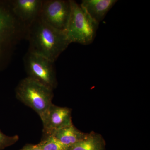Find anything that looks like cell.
Instances as JSON below:
<instances>
[{
	"label": "cell",
	"instance_id": "cell-1",
	"mask_svg": "<svg viewBox=\"0 0 150 150\" xmlns=\"http://www.w3.org/2000/svg\"><path fill=\"white\" fill-rule=\"evenodd\" d=\"M29 52L54 62L70 44L66 32L52 27L39 16L28 26Z\"/></svg>",
	"mask_w": 150,
	"mask_h": 150
},
{
	"label": "cell",
	"instance_id": "cell-2",
	"mask_svg": "<svg viewBox=\"0 0 150 150\" xmlns=\"http://www.w3.org/2000/svg\"><path fill=\"white\" fill-rule=\"evenodd\" d=\"M17 99L44 117L52 104L53 90L28 77L22 80L16 88Z\"/></svg>",
	"mask_w": 150,
	"mask_h": 150
},
{
	"label": "cell",
	"instance_id": "cell-3",
	"mask_svg": "<svg viewBox=\"0 0 150 150\" xmlns=\"http://www.w3.org/2000/svg\"><path fill=\"white\" fill-rule=\"evenodd\" d=\"M71 17L66 31L67 38L70 43L89 45L95 38L99 23L76 1L71 0Z\"/></svg>",
	"mask_w": 150,
	"mask_h": 150
},
{
	"label": "cell",
	"instance_id": "cell-4",
	"mask_svg": "<svg viewBox=\"0 0 150 150\" xmlns=\"http://www.w3.org/2000/svg\"><path fill=\"white\" fill-rule=\"evenodd\" d=\"M54 62L29 51L25 56L28 77L54 90L57 86Z\"/></svg>",
	"mask_w": 150,
	"mask_h": 150
},
{
	"label": "cell",
	"instance_id": "cell-5",
	"mask_svg": "<svg viewBox=\"0 0 150 150\" xmlns=\"http://www.w3.org/2000/svg\"><path fill=\"white\" fill-rule=\"evenodd\" d=\"M19 21L13 12L10 2L0 1V70L4 67L8 51L17 33Z\"/></svg>",
	"mask_w": 150,
	"mask_h": 150
},
{
	"label": "cell",
	"instance_id": "cell-6",
	"mask_svg": "<svg viewBox=\"0 0 150 150\" xmlns=\"http://www.w3.org/2000/svg\"><path fill=\"white\" fill-rule=\"evenodd\" d=\"M71 11V0H46L43 1L39 16L52 27L66 32Z\"/></svg>",
	"mask_w": 150,
	"mask_h": 150
},
{
	"label": "cell",
	"instance_id": "cell-7",
	"mask_svg": "<svg viewBox=\"0 0 150 150\" xmlns=\"http://www.w3.org/2000/svg\"><path fill=\"white\" fill-rule=\"evenodd\" d=\"M72 110L52 103L41 121L43 124V136L52 135L54 132L72 125Z\"/></svg>",
	"mask_w": 150,
	"mask_h": 150
},
{
	"label": "cell",
	"instance_id": "cell-8",
	"mask_svg": "<svg viewBox=\"0 0 150 150\" xmlns=\"http://www.w3.org/2000/svg\"><path fill=\"white\" fill-rule=\"evenodd\" d=\"M10 2L14 15L28 27L39 16L43 1L15 0Z\"/></svg>",
	"mask_w": 150,
	"mask_h": 150
},
{
	"label": "cell",
	"instance_id": "cell-9",
	"mask_svg": "<svg viewBox=\"0 0 150 150\" xmlns=\"http://www.w3.org/2000/svg\"><path fill=\"white\" fill-rule=\"evenodd\" d=\"M117 1L116 0H83L80 5L93 19L99 23Z\"/></svg>",
	"mask_w": 150,
	"mask_h": 150
},
{
	"label": "cell",
	"instance_id": "cell-10",
	"mask_svg": "<svg viewBox=\"0 0 150 150\" xmlns=\"http://www.w3.org/2000/svg\"><path fill=\"white\" fill-rule=\"evenodd\" d=\"M88 133H84L77 129L73 124L57 130L52 134L63 144L71 146L85 139Z\"/></svg>",
	"mask_w": 150,
	"mask_h": 150
},
{
	"label": "cell",
	"instance_id": "cell-11",
	"mask_svg": "<svg viewBox=\"0 0 150 150\" xmlns=\"http://www.w3.org/2000/svg\"><path fill=\"white\" fill-rule=\"evenodd\" d=\"M105 145L102 135L91 131L85 139L70 146V150H105Z\"/></svg>",
	"mask_w": 150,
	"mask_h": 150
},
{
	"label": "cell",
	"instance_id": "cell-12",
	"mask_svg": "<svg viewBox=\"0 0 150 150\" xmlns=\"http://www.w3.org/2000/svg\"><path fill=\"white\" fill-rule=\"evenodd\" d=\"M38 144L42 150H70V146L64 144L52 135L43 136Z\"/></svg>",
	"mask_w": 150,
	"mask_h": 150
},
{
	"label": "cell",
	"instance_id": "cell-13",
	"mask_svg": "<svg viewBox=\"0 0 150 150\" xmlns=\"http://www.w3.org/2000/svg\"><path fill=\"white\" fill-rule=\"evenodd\" d=\"M18 135L8 136L4 134L0 130V150L10 146L18 141Z\"/></svg>",
	"mask_w": 150,
	"mask_h": 150
},
{
	"label": "cell",
	"instance_id": "cell-14",
	"mask_svg": "<svg viewBox=\"0 0 150 150\" xmlns=\"http://www.w3.org/2000/svg\"><path fill=\"white\" fill-rule=\"evenodd\" d=\"M20 150H42L40 146L38 144H27L25 145L22 149Z\"/></svg>",
	"mask_w": 150,
	"mask_h": 150
}]
</instances>
